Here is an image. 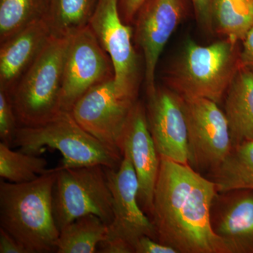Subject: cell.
<instances>
[{
    "mask_svg": "<svg viewBox=\"0 0 253 253\" xmlns=\"http://www.w3.org/2000/svg\"><path fill=\"white\" fill-rule=\"evenodd\" d=\"M134 253H178L170 246L163 244L147 236L138 239L134 246Z\"/></svg>",
    "mask_w": 253,
    "mask_h": 253,
    "instance_id": "484cf974",
    "label": "cell"
},
{
    "mask_svg": "<svg viewBox=\"0 0 253 253\" xmlns=\"http://www.w3.org/2000/svg\"><path fill=\"white\" fill-rule=\"evenodd\" d=\"M160 159L150 218L157 241L178 253H229L211 227L214 183L189 165Z\"/></svg>",
    "mask_w": 253,
    "mask_h": 253,
    "instance_id": "6da1fadb",
    "label": "cell"
},
{
    "mask_svg": "<svg viewBox=\"0 0 253 253\" xmlns=\"http://www.w3.org/2000/svg\"><path fill=\"white\" fill-rule=\"evenodd\" d=\"M113 199V219L107 237L118 238L132 246L143 236L157 240L156 229L139 204V181L129 154L124 151L117 169L105 167Z\"/></svg>",
    "mask_w": 253,
    "mask_h": 253,
    "instance_id": "8fae6325",
    "label": "cell"
},
{
    "mask_svg": "<svg viewBox=\"0 0 253 253\" xmlns=\"http://www.w3.org/2000/svg\"><path fill=\"white\" fill-rule=\"evenodd\" d=\"M211 173L217 192L253 190V141L233 144L225 159Z\"/></svg>",
    "mask_w": 253,
    "mask_h": 253,
    "instance_id": "ac0fdd59",
    "label": "cell"
},
{
    "mask_svg": "<svg viewBox=\"0 0 253 253\" xmlns=\"http://www.w3.org/2000/svg\"><path fill=\"white\" fill-rule=\"evenodd\" d=\"M114 78L112 63L88 26L70 38L65 57L61 111L73 105L91 88Z\"/></svg>",
    "mask_w": 253,
    "mask_h": 253,
    "instance_id": "30bf717a",
    "label": "cell"
},
{
    "mask_svg": "<svg viewBox=\"0 0 253 253\" xmlns=\"http://www.w3.org/2000/svg\"><path fill=\"white\" fill-rule=\"evenodd\" d=\"M47 161L39 155L28 154L0 143V176L9 182L25 183L35 180L51 172Z\"/></svg>",
    "mask_w": 253,
    "mask_h": 253,
    "instance_id": "603a6c76",
    "label": "cell"
},
{
    "mask_svg": "<svg viewBox=\"0 0 253 253\" xmlns=\"http://www.w3.org/2000/svg\"><path fill=\"white\" fill-rule=\"evenodd\" d=\"M214 31L235 42L253 28V0H214Z\"/></svg>",
    "mask_w": 253,
    "mask_h": 253,
    "instance_id": "44dd1931",
    "label": "cell"
},
{
    "mask_svg": "<svg viewBox=\"0 0 253 253\" xmlns=\"http://www.w3.org/2000/svg\"><path fill=\"white\" fill-rule=\"evenodd\" d=\"M119 2L99 0L89 26L111 59L118 91L137 101L140 63L132 44V28L123 21Z\"/></svg>",
    "mask_w": 253,
    "mask_h": 253,
    "instance_id": "52a82bcc",
    "label": "cell"
},
{
    "mask_svg": "<svg viewBox=\"0 0 253 253\" xmlns=\"http://www.w3.org/2000/svg\"><path fill=\"white\" fill-rule=\"evenodd\" d=\"M198 22L201 27L209 33L214 31L213 3L214 0H191Z\"/></svg>",
    "mask_w": 253,
    "mask_h": 253,
    "instance_id": "d4e9b609",
    "label": "cell"
},
{
    "mask_svg": "<svg viewBox=\"0 0 253 253\" xmlns=\"http://www.w3.org/2000/svg\"><path fill=\"white\" fill-rule=\"evenodd\" d=\"M13 146L39 155L45 148L57 150L63 160L59 168L103 166L117 169L123 155L82 127L71 111H61L54 119L36 126H20Z\"/></svg>",
    "mask_w": 253,
    "mask_h": 253,
    "instance_id": "277c9868",
    "label": "cell"
},
{
    "mask_svg": "<svg viewBox=\"0 0 253 253\" xmlns=\"http://www.w3.org/2000/svg\"><path fill=\"white\" fill-rule=\"evenodd\" d=\"M137 101L120 92L112 78L86 91L71 113L91 135L121 153L123 131Z\"/></svg>",
    "mask_w": 253,
    "mask_h": 253,
    "instance_id": "9c48e42d",
    "label": "cell"
},
{
    "mask_svg": "<svg viewBox=\"0 0 253 253\" xmlns=\"http://www.w3.org/2000/svg\"><path fill=\"white\" fill-rule=\"evenodd\" d=\"M240 51L238 42L226 38L206 46L187 41L165 82L182 97L219 104L241 68Z\"/></svg>",
    "mask_w": 253,
    "mask_h": 253,
    "instance_id": "3957f363",
    "label": "cell"
},
{
    "mask_svg": "<svg viewBox=\"0 0 253 253\" xmlns=\"http://www.w3.org/2000/svg\"><path fill=\"white\" fill-rule=\"evenodd\" d=\"M99 0H51L46 21L51 36L69 38L89 26Z\"/></svg>",
    "mask_w": 253,
    "mask_h": 253,
    "instance_id": "d6986e66",
    "label": "cell"
},
{
    "mask_svg": "<svg viewBox=\"0 0 253 253\" xmlns=\"http://www.w3.org/2000/svg\"><path fill=\"white\" fill-rule=\"evenodd\" d=\"M18 123L9 93L0 89V139L1 142L13 146Z\"/></svg>",
    "mask_w": 253,
    "mask_h": 253,
    "instance_id": "cb8c5ba5",
    "label": "cell"
},
{
    "mask_svg": "<svg viewBox=\"0 0 253 253\" xmlns=\"http://www.w3.org/2000/svg\"><path fill=\"white\" fill-rule=\"evenodd\" d=\"M109 226L95 214H86L60 231L57 253H94L106 239Z\"/></svg>",
    "mask_w": 253,
    "mask_h": 253,
    "instance_id": "ffe728a7",
    "label": "cell"
},
{
    "mask_svg": "<svg viewBox=\"0 0 253 253\" xmlns=\"http://www.w3.org/2000/svg\"><path fill=\"white\" fill-rule=\"evenodd\" d=\"M240 51V61L242 68L253 71V28L245 36Z\"/></svg>",
    "mask_w": 253,
    "mask_h": 253,
    "instance_id": "f546056e",
    "label": "cell"
},
{
    "mask_svg": "<svg viewBox=\"0 0 253 253\" xmlns=\"http://www.w3.org/2000/svg\"><path fill=\"white\" fill-rule=\"evenodd\" d=\"M187 126L189 165L212 172L232 147L225 113L217 103L204 98L182 97Z\"/></svg>",
    "mask_w": 253,
    "mask_h": 253,
    "instance_id": "ba28073f",
    "label": "cell"
},
{
    "mask_svg": "<svg viewBox=\"0 0 253 253\" xmlns=\"http://www.w3.org/2000/svg\"><path fill=\"white\" fill-rule=\"evenodd\" d=\"M0 253H28L18 240L0 228Z\"/></svg>",
    "mask_w": 253,
    "mask_h": 253,
    "instance_id": "f1b7e54d",
    "label": "cell"
},
{
    "mask_svg": "<svg viewBox=\"0 0 253 253\" xmlns=\"http://www.w3.org/2000/svg\"><path fill=\"white\" fill-rule=\"evenodd\" d=\"M185 0H147L134 22V40L142 51L146 94L156 89V72L160 56L186 15Z\"/></svg>",
    "mask_w": 253,
    "mask_h": 253,
    "instance_id": "7c38bea8",
    "label": "cell"
},
{
    "mask_svg": "<svg viewBox=\"0 0 253 253\" xmlns=\"http://www.w3.org/2000/svg\"><path fill=\"white\" fill-rule=\"evenodd\" d=\"M56 169L25 183L0 182V226L28 253L57 252L60 231L53 214Z\"/></svg>",
    "mask_w": 253,
    "mask_h": 253,
    "instance_id": "7a4b0ae2",
    "label": "cell"
},
{
    "mask_svg": "<svg viewBox=\"0 0 253 253\" xmlns=\"http://www.w3.org/2000/svg\"><path fill=\"white\" fill-rule=\"evenodd\" d=\"M56 169L52 206L59 231L86 214H95L108 226L111 224L113 199L104 166Z\"/></svg>",
    "mask_w": 253,
    "mask_h": 253,
    "instance_id": "8992f818",
    "label": "cell"
},
{
    "mask_svg": "<svg viewBox=\"0 0 253 253\" xmlns=\"http://www.w3.org/2000/svg\"><path fill=\"white\" fill-rule=\"evenodd\" d=\"M69 40L52 36L10 93L19 127L41 126L61 112L63 68Z\"/></svg>",
    "mask_w": 253,
    "mask_h": 253,
    "instance_id": "5b68a950",
    "label": "cell"
},
{
    "mask_svg": "<svg viewBox=\"0 0 253 253\" xmlns=\"http://www.w3.org/2000/svg\"><path fill=\"white\" fill-rule=\"evenodd\" d=\"M147 0H120L119 8L121 17L126 24L134 22L138 11Z\"/></svg>",
    "mask_w": 253,
    "mask_h": 253,
    "instance_id": "83f0119b",
    "label": "cell"
},
{
    "mask_svg": "<svg viewBox=\"0 0 253 253\" xmlns=\"http://www.w3.org/2000/svg\"><path fill=\"white\" fill-rule=\"evenodd\" d=\"M51 38L46 20H42L0 43V89L10 94Z\"/></svg>",
    "mask_w": 253,
    "mask_h": 253,
    "instance_id": "2e32d148",
    "label": "cell"
},
{
    "mask_svg": "<svg viewBox=\"0 0 253 253\" xmlns=\"http://www.w3.org/2000/svg\"><path fill=\"white\" fill-rule=\"evenodd\" d=\"M147 94L146 118L160 158L189 165L187 126L182 96L168 86Z\"/></svg>",
    "mask_w": 253,
    "mask_h": 253,
    "instance_id": "4fadbf2b",
    "label": "cell"
},
{
    "mask_svg": "<svg viewBox=\"0 0 253 253\" xmlns=\"http://www.w3.org/2000/svg\"><path fill=\"white\" fill-rule=\"evenodd\" d=\"M121 151L122 155L126 151L131 158L139 181V204L151 218L161 159L148 126L146 106L139 100L123 131Z\"/></svg>",
    "mask_w": 253,
    "mask_h": 253,
    "instance_id": "5bb4252c",
    "label": "cell"
},
{
    "mask_svg": "<svg viewBox=\"0 0 253 253\" xmlns=\"http://www.w3.org/2000/svg\"><path fill=\"white\" fill-rule=\"evenodd\" d=\"M225 115L232 144L253 141V71L240 68L226 94Z\"/></svg>",
    "mask_w": 253,
    "mask_h": 253,
    "instance_id": "e0dca14e",
    "label": "cell"
},
{
    "mask_svg": "<svg viewBox=\"0 0 253 253\" xmlns=\"http://www.w3.org/2000/svg\"><path fill=\"white\" fill-rule=\"evenodd\" d=\"M211 224L229 253H253V190L217 192L211 206Z\"/></svg>",
    "mask_w": 253,
    "mask_h": 253,
    "instance_id": "9a60e30c",
    "label": "cell"
},
{
    "mask_svg": "<svg viewBox=\"0 0 253 253\" xmlns=\"http://www.w3.org/2000/svg\"><path fill=\"white\" fill-rule=\"evenodd\" d=\"M51 0H0V43L33 23L46 20Z\"/></svg>",
    "mask_w": 253,
    "mask_h": 253,
    "instance_id": "7402d4cb",
    "label": "cell"
},
{
    "mask_svg": "<svg viewBox=\"0 0 253 253\" xmlns=\"http://www.w3.org/2000/svg\"><path fill=\"white\" fill-rule=\"evenodd\" d=\"M96 253H134L131 245L118 238H109L100 243Z\"/></svg>",
    "mask_w": 253,
    "mask_h": 253,
    "instance_id": "4316f807",
    "label": "cell"
}]
</instances>
